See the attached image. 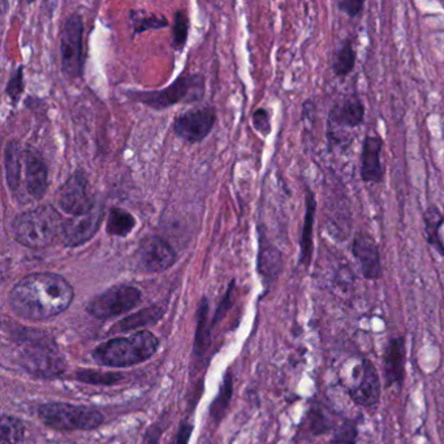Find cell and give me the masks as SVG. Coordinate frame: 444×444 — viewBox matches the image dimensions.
<instances>
[{
    "label": "cell",
    "instance_id": "1",
    "mask_svg": "<svg viewBox=\"0 0 444 444\" xmlns=\"http://www.w3.org/2000/svg\"><path fill=\"white\" fill-rule=\"evenodd\" d=\"M74 297V287L62 275L34 272L14 284L10 292V307L20 318L46 321L69 308Z\"/></svg>",
    "mask_w": 444,
    "mask_h": 444
},
{
    "label": "cell",
    "instance_id": "2",
    "mask_svg": "<svg viewBox=\"0 0 444 444\" xmlns=\"http://www.w3.org/2000/svg\"><path fill=\"white\" fill-rule=\"evenodd\" d=\"M4 171L10 192L20 203L45 197L49 188V170L36 148L10 141L4 150Z\"/></svg>",
    "mask_w": 444,
    "mask_h": 444
},
{
    "label": "cell",
    "instance_id": "3",
    "mask_svg": "<svg viewBox=\"0 0 444 444\" xmlns=\"http://www.w3.org/2000/svg\"><path fill=\"white\" fill-rule=\"evenodd\" d=\"M63 224L59 211L51 205H42L16 215L11 230L19 244L39 250L49 247L58 236H62Z\"/></svg>",
    "mask_w": 444,
    "mask_h": 444
},
{
    "label": "cell",
    "instance_id": "4",
    "mask_svg": "<svg viewBox=\"0 0 444 444\" xmlns=\"http://www.w3.org/2000/svg\"><path fill=\"white\" fill-rule=\"evenodd\" d=\"M159 346L158 337L148 330H142L128 337L111 339L99 344L93 357L102 366L128 368L151 357Z\"/></svg>",
    "mask_w": 444,
    "mask_h": 444
},
{
    "label": "cell",
    "instance_id": "5",
    "mask_svg": "<svg viewBox=\"0 0 444 444\" xmlns=\"http://www.w3.org/2000/svg\"><path fill=\"white\" fill-rule=\"evenodd\" d=\"M205 91V80L201 74H181L168 87L157 91H128L132 100L154 110H164L177 103H195L201 100Z\"/></svg>",
    "mask_w": 444,
    "mask_h": 444
},
{
    "label": "cell",
    "instance_id": "6",
    "mask_svg": "<svg viewBox=\"0 0 444 444\" xmlns=\"http://www.w3.org/2000/svg\"><path fill=\"white\" fill-rule=\"evenodd\" d=\"M38 416L58 432H89L103 423V414L93 408L68 403H46L38 408Z\"/></svg>",
    "mask_w": 444,
    "mask_h": 444
},
{
    "label": "cell",
    "instance_id": "7",
    "mask_svg": "<svg viewBox=\"0 0 444 444\" xmlns=\"http://www.w3.org/2000/svg\"><path fill=\"white\" fill-rule=\"evenodd\" d=\"M62 69L69 78L82 76L85 67L84 55V23L80 14H69L62 27L60 34Z\"/></svg>",
    "mask_w": 444,
    "mask_h": 444
},
{
    "label": "cell",
    "instance_id": "8",
    "mask_svg": "<svg viewBox=\"0 0 444 444\" xmlns=\"http://www.w3.org/2000/svg\"><path fill=\"white\" fill-rule=\"evenodd\" d=\"M141 302V292L136 287L120 284L106 289L87 304V313L97 320H110L136 308Z\"/></svg>",
    "mask_w": 444,
    "mask_h": 444
},
{
    "label": "cell",
    "instance_id": "9",
    "mask_svg": "<svg viewBox=\"0 0 444 444\" xmlns=\"http://www.w3.org/2000/svg\"><path fill=\"white\" fill-rule=\"evenodd\" d=\"M176 262V252L161 236L150 234L140 243L136 252V266L140 271H166Z\"/></svg>",
    "mask_w": 444,
    "mask_h": 444
},
{
    "label": "cell",
    "instance_id": "10",
    "mask_svg": "<svg viewBox=\"0 0 444 444\" xmlns=\"http://www.w3.org/2000/svg\"><path fill=\"white\" fill-rule=\"evenodd\" d=\"M23 361L26 369L41 377H55L64 371V358L54 342L47 339L25 346Z\"/></svg>",
    "mask_w": 444,
    "mask_h": 444
},
{
    "label": "cell",
    "instance_id": "11",
    "mask_svg": "<svg viewBox=\"0 0 444 444\" xmlns=\"http://www.w3.org/2000/svg\"><path fill=\"white\" fill-rule=\"evenodd\" d=\"M215 122L217 113L212 107H195L175 119L173 131L186 142L197 144L210 135Z\"/></svg>",
    "mask_w": 444,
    "mask_h": 444
},
{
    "label": "cell",
    "instance_id": "12",
    "mask_svg": "<svg viewBox=\"0 0 444 444\" xmlns=\"http://www.w3.org/2000/svg\"><path fill=\"white\" fill-rule=\"evenodd\" d=\"M58 203L65 214L78 217L93 210L96 203L89 195L87 176L82 171H76L60 186L58 192Z\"/></svg>",
    "mask_w": 444,
    "mask_h": 444
},
{
    "label": "cell",
    "instance_id": "13",
    "mask_svg": "<svg viewBox=\"0 0 444 444\" xmlns=\"http://www.w3.org/2000/svg\"><path fill=\"white\" fill-rule=\"evenodd\" d=\"M104 210L102 205H96L94 209L87 214L71 217L64 221L63 224L62 238L64 245L68 247H77L90 241L97 234L103 222Z\"/></svg>",
    "mask_w": 444,
    "mask_h": 444
},
{
    "label": "cell",
    "instance_id": "14",
    "mask_svg": "<svg viewBox=\"0 0 444 444\" xmlns=\"http://www.w3.org/2000/svg\"><path fill=\"white\" fill-rule=\"evenodd\" d=\"M361 375L359 382L349 388L348 394L355 404L362 408H371L378 404L381 399V379L377 368L369 359H362L358 365Z\"/></svg>",
    "mask_w": 444,
    "mask_h": 444
},
{
    "label": "cell",
    "instance_id": "15",
    "mask_svg": "<svg viewBox=\"0 0 444 444\" xmlns=\"http://www.w3.org/2000/svg\"><path fill=\"white\" fill-rule=\"evenodd\" d=\"M407 362V342L404 336L390 339L383 352V374L387 387H403Z\"/></svg>",
    "mask_w": 444,
    "mask_h": 444
},
{
    "label": "cell",
    "instance_id": "16",
    "mask_svg": "<svg viewBox=\"0 0 444 444\" xmlns=\"http://www.w3.org/2000/svg\"><path fill=\"white\" fill-rule=\"evenodd\" d=\"M352 253L353 257L357 259L365 279L378 280L382 276L379 247L370 234H358L352 244Z\"/></svg>",
    "mask_w": 444,
    "mask_h": 444
},
{
    "label": "cell",
    "instance_id": "17",
    "mask_svg": "<svg viewBox=\"0 0 444 444\" xmlns=\"http://www.w3.org/2000/svg\"><path fill=\"white\" fill-rule=\"evenodd\" d=\"M383 148L382 137L378 135L366 136L362 144L361 151V179L365 183H381L384 176L382 163H381V153Z\"/></svg>",
    "mask_w": 444,
    "mask_h": 444
},
{
    "label": "cell",
    "instance_id": "18",
    "mask_svg": "<svg viewBox=\"0 0 444 444\" xmlns=\"http://www.w3.org/2000/svg\"><path fill=\"white\" fill-rule=\"evenodd\" d=\"M365 118V106L357 96L346 98L343 103L333 106L330 112V125L356 128L361 125Z\"/></svg>",
    "mask_w": 444,
    "mask_h": 444
},
{
    "label": "cell",
    "instance_id": "19",
    "mask_svg": "<svg viewBox=\"0 0 444 444\" xmlns=\"http://www.w3.org/2000/svg\"><path fill=\"white\" fill-rule=\"evenodd\" d=\"M317 210V201L314 193L307 189L305 192V217L302 224V232L300 240V263L308 267L313 257V227H314V217Z\"/></svg>",
    "mask_w": 444,
    "mask_h": 444
},
{
    "label": "cell",
    "instance_id": "20",
    "mask_svg": "<svg viewBox=\"0 0 444 444\" xmlns=\"http://www.w3.org/2000/svg\"><path fill=\"white\" fill-rule=\"evenodd\" d=\"M283 269V257L279 249L274 247L263 237L259 241L258 271L259 275L267 282H274Z\"/></svg>",
    "mask_w": 444,
    "mask_h": 444
},
{
    "label": "cell",
    "instance_id": "21",
    "mask_svg": "<svg viewBox=\"0 0 444 444\" xmlns=\"http://www.w3.org/2000/svg\"><path fill=\"white\" fill-rule=\"evenodd\" d=\"M164 314V310L159 307H150L137 311L136 314H132L122 321L118 322L113 327V333H122V331H129L136 330L140 327H146L150 324H154L155 322L159 321Z\"/></svg>",
    "mask_w": 444,
    "mask_h": 444
},
{
    "label": "cell",
    "instance_id": "22",
    "mask_svg": "<svg viewBox=\"0 0 444 444\" xmlns=\"http://www.w3.org/2000/svg\"><path fill=\"white\" fill-rule=\"evenodd\" d=\"M135 225H136V219L131 212L120 208H113L107 217L106 231L111 236L126 237L133 231Z\"/></svg>",
    "mask_w": 444,
    "mask_h": 444
},
{
    "label": "cell",
    "instance_id": "23",
    "mask_svg": "<svg viewBox=\"0 0 444 444\" xmlns=\"http://www.w3.org/2000/svg\"><path fill=\"white\" fill-rule=\"evenodd\" d=\"M423 222H425V230H426L429 244L441 256H444V245L441 240V234H439V228L444 222L443 215L441 214V211L436 206H432L425 211Z\"/></svg>",
    "mask_w": 444,
    "mask_h": 444
},
{
    "label": "cell",
    "instance_id": "24",
    "mask_svg": "<svg viewBox=\"0 0 444 444\" xmlns=\"http://www.w3.org/2000/svg\"><path fill=\"white\" fill-rule=\"evenodd\" d=\"M24 423L19 419L3 414L0 422V444H20L24 441Z\"/></svg>",
    "mask_w": 444,
    "mask_h": 444
},
{
    "label": "cell",
    "instance_id": "25",
    "mask_svg": "<svg viewBox=\"0 0 444 444\" xmlns=\"http://www.w3.org/2000/svg\"><path fill=\"white\" fill-rule=\"evenodd\" d=\"M356 51L351 41H346L342 47L337 49L333 58V69L337 77H346L355 68Z\"/></svg>",
    "mask_w": 444,
    "mask_h": 444
},
{
    "label": "cell",
    "instance_id": "26",
    "mask_svg": "<svg viewBox=\"0 0 444 444\" xmlns=\"http://www.w3.org/2000/svg\"><path fill=\"white\" fill-rule=\"evenodd\" d=\"M188 32H189V17H188L186 11L180 10L175 14L173 34L175 49L180 51L186 47Z\"/></svg>",
    "mask_w": 444,
    "mask_h": 444
},
{
    "label": "cell",
    "instance_id": "27",
    "mask_svg": "<svg viewBox=\"0 0 444 444\" xmlns=\"http://www.w3.org/2000/svg\"><path fill=\"white\" fill-rule=\"evenodd\" d=\"M77 379L80 382L90 384H113L123 379L122 374L116 373H100V371L81 370L77 373Z\"/></svg>",
    "mask_w": 444,
    "mask_h": 444
},
{
    "label": "cell",
    "instance_id": "28",
    "mask_svg": "<svg viewBox=\"0 0 444 444\" xmlns=\"http://www.w3.org/2000/svg\"><path fill=\"white\" fill-rule=\"evenodd\" d=\"M133 29H135V34H140L145 30H150V29H162L166 27L168 23L159 16L155 14H138V13L133 12Z\"/></svg>",
    "mask_w": 444,
    "mask_h": 444
},
{
    "label": "cell",
    "instance_id": "29",
    "mask_svg": "<svg viewBox=\"0 0 444 444\" xmlns=\"http://www.w3.org/2000/svg\"><path fill=\"white\" fill-rule=\"evenodd\" d=\"M357 425L351 421H346L339 426L329 444H357Z\"/></svg>",
    "mask_w": 444,
    "mask_h": 444
},
{
    "label": "cell",
    "instance_id": "30",
    "mask_svg": "<svg viewBox=\"0 0 444 444\" xmlns=\"http://www.w3.org/2000/svg\"><path fill=\"white\" fill-rule=\"evenodd\" d=\"M231 395H232V381H231V378L230 379L225 378L223 382L222 390L219 392V397L215 400V403L212 404V408H211V413L217 420H221L224 410L227 409Z\"/></svg>",
    "mask_w": 444,
    "mask_h": 444
},
{
    "label": "cell",
    "instance_id": "31",
    "mask_svg": "<svg viewBox=\"0 0 444 444\" xmlns=\"http://www.w3.org/2000/svg\"><path fill=\"white\" fill-rule=\"evenodd\" d=\"M7 96L11 98L13 103H17L21 94L24 93V68L19 67L10 77L8 85L5 89Z\"/></svg>",
    "mask_w": 444,
    "mask_h": 444
},
{
    "label": "cell",
    "instance_id": "32",
    "mask_svg": "<svg viewBox=\"0 0 444 444\" xmlns=\"http://www.w3.org/2000/svg\"><path fill=\"white\" fill-rule=\"evenodd\" d=\"M253 125L263 137L269 136L271 132V123H270V115L265 109H258L253 113Z\"/></svg>",
    "mask_w": 444,
    "mask_h": 444
},
{
    "label": "cell",
    "instance_id": "33",
    "mask_svg": "<svg viewBox=\"0 0 444 444\" xmlns=\"http://www.w3.org/2000/svg\"><path fill=\"white\" fill-rule=\"evenodd\" d=\"M365 3L361 0H344L339 1L337 7L342 12L346 13L349 17H357L359 13L362 12Z\"/></svg>",
    "mask_w": 444,
    "mask_h": 444
},
{
    "label": "cell",
    "instance_id": "34",
    "mask_svg": "<svg viewBox=\"0 0 444 444\" xmlns=\"http://www.w3.org/2000/svg\"><path fill=\"white\" fill-rule=\"evenodd\" d=\"M190 434H192V426L190 425H183L180 428L179 432H177L175 444H188Z\"/></svg>",
    "mask_w": 444,
    "mask_h": 444
}]
</instances>
